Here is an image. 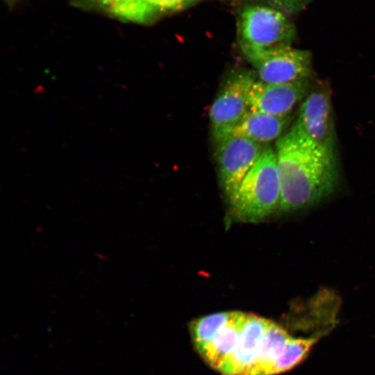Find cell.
<instances>
[{
    "mask_svg": "<svg viewBox=\"0 0 375 375\" xmlns=\"http://www.w3.org/2000/svg\"><path fill=\"white\" fill-rule=\"evenodd\" d=\"M215 141L219 181L231 201L264 148L261 144L235 134H228Z\"/></svg>",
    "mask_w": 375,
    "mask_h": 375,
    "instance_id": "4",
    "label": "cell"
},
{
    "mask_svg": "<svg viewBox=\"0 0 375 375\" xmlns=\"http://www.w3.org/2000/svg\"><path fill=\"white\" fill-rule=\"evenodd\" d=\"M155 14L157 12L172 11L183 8L193 0H142Z\"/></svg>",
    "mask_w": 375,
    "mask_h": 375,
    "instance_id": "12",
    "label": "cell"
},
{
    "mask_svg": "<svg viewBox=\"0 0 375 375\" xmlns=\"http://www.w3.org/2000/svg\"><path fill=\"white\" fill-rule=\"evenodd\" d=\"M310 88V79L289 83L255 80L249 92L251 109L277 116L290 115Z\"/></svg>",
    "mask_w": 375,
    "mask_h": 375,
    "instance_id": "9",
    "label": "cell"
},
{
    "mask_svg": "<svg viewBox=\"0 0 375 375\" xmlns=\"http://www.w3.org/2000/svg\"><path fill=\"white\" fill-rule=\"evenodd\" d=\"M272 321L244 312L233 350L222 375H262V352Z\"/></svg>",
    "mask_w": 375,
    "mask_h": 375,
    "instance_id": "5",
    "label": "cell"
},
{
    "mask_svg": "<svg viewBox=\"0 0 375 375\" xmlns=\"http://www.w3.org/2000/svg\"><path fill=\"white\" fill-rule=\"evenodd\" d=\"M116 17L143 23L153 14L142 0H93Z\"/></svg>",
    "mask_w": 375,
    "mask_h": 375,
    "instance_id": "11",
    "label": "cell"
},
{
    "mask_svg": "<svg viewBox=\"0 0 375 375\" xmlns=\"http://www.w3.org/2000/svg\"><path fill=\"white\" fill-rule=\"evenodd\" d=\"M317 145L335 153V129L331 91L326 82L311 87L303 99L295 122Z\"/></svg>",
    "mask_w": 375,
    "mask_h": 375,
    "instance_id": "8",
    "label": "cell"
},
{
    "mask_svg": "<svg viewBox=\"0 0 375 375\" xmlns=\"http://www.w3.org/2000/svg\"><path fill=\"white\" fill-rule=\"evenodd\" d=\"M290 122V115L277 116L251 109L229 134L262 144L281 138Z\"/></svg>",
    "mask_w": 375,
    "mask_h": 375,
    "instance_id": "10",
    "label": "cell"
},
{
    "mask_svg": "<svg viewBox=\"0 0 375 375\" xmlns=\"http://www.w3.org/2000/svg\"><path fill=\"white\" fill-rule=\"evenodd\" d=\"M255 80L253 74L244 71L226 81L209 112L215 140L229 134L251 110L249 92Z\"/></svg>",
    "mask_w": 375,
    "mask_h": 375,
    "instance_id": "6",
    "label": "cell"
},
{
    "mask_svg": "<svg viewBox=\"0 0 375 375\" xmlns=\"http://www.w3.org/2000/svg\"><path fill=\"white\" fill-rule=\"evenodd\" d=\"M281 198L276 152L265 147L230 201L233 215L244 222H260L280 208Z\"/></svg>",
    "mask_w": 375,
    "mask_h": 375,
    "instance_id": "2",
    "label": "cell"
},
{
    "mask_svg": "<svg viewBox=\"0 0 375 375\" xmlns=\"http://www.w3.org/2000/svg\"><path fill=\"white\" fill-rule=\"evenodd\" d=\"M295 27L281 11L262 5L243 8L238 22V38L245 58L269 50L291 46Z\"/></svg>",
    "mask_w": 375,
    "mask_h": 375,
    "instance_id": "3",
    "label": "cell"
},
{
    "mask_svg": "<svg viewBox=\"0 0 375 375\" xmlns=\"http://www.w3.org/2000/svg\"><path fill=\"white\" fill-rule=\"evenodd\" d=\"M282 211L308 208L328 197L338 181L335 153L309 139L296 123L276 143Z\"/></svg>",
    "mask_w": 375,
    "mask_h": 375,
    "instance_id": "1",
    "label": "cell"
},
{
    "mask_svg": "<svg viewBox=\"0 0 375 375\" xmlns=\"http://www.w3.org/2000/svg\"><path fill=\"white\" fill-rule=\"evenodd\" d=\"M258 80L267 83H289L310 79L312 56L308 50L291 46L264 51L247 58Z\"/></svg>",
    "mask_w": 375,
    "mask_h": 375,
    "instance_id": "7",
    "label": "cell"
}]
</instances>
